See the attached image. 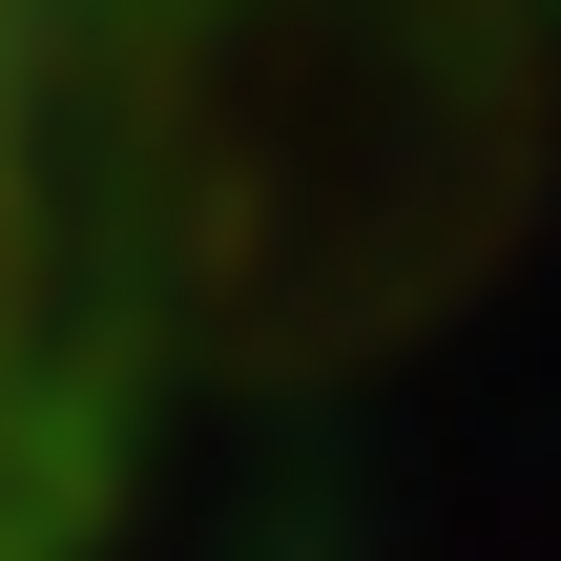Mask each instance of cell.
I'll return each instance as SVG.
<instances>
[{
  "instance_id": "1",
  "label": "cell",
  "mask_w": 561,
  "mask_h": 561,
  "mask_svg": "<svg viewBox=\"0 0 561 561\" xmlns=\"http://www.w3.org/2000/svg\"><path fill=\"white\" fill-rule=\"evenodd\" d=\"M83 500H104V375L62 271V83H42V0H0V561H62Z\"/></svg>"
}]
</instances>
